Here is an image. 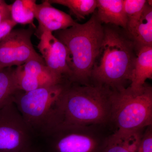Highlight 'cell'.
<instances>
[{
    "label": "cell",
    "mask_w": 152,
    "mask_h": 152,
    "mask_svg": "<svg viewBox=\"0 0 152 152\" xmlns=\"http://www.w3.org/2000/svg\"><path fill=\"white\" fill-rule=\"evenodd\" d=\"M16 25L12 19L4 21L0 24V40L7 35Z\"/></svg>",
    "instance_id": "obj_21"
},
{
    "label": "cell",
    "mask_w": 152,
    "mask_h": 152,
    "mask_svg": "<svg viewBox=\"0 0 152 152\" xmlns=\"http://www.w3.org/2000/svg\"><path fill=\"white\" fill-rule=\"evenodd\" d=\"M35 18L39 23L36 34L39 38L45 31L53 32L66 29L75 24L70 15L51 5L47 0L37 4Z\"/></svg>",
    "instance_id": "obj_11"
},
{
    "label": "cell",
    "mask_w": 152,
    "mask_h": 152,
    "mask_svg": "<svg viewBox=\"0 0 152 152\" xmlns=\"http://www.w3.org/2000/svg\"><path fill=\"white\" fill-rule=\"evenodd\" d=\"M146 0H124L125 13L127 20L126 31L129 34L138 23L142 14Z\"/></svg>",
    "instance_id": "obj_19"
},
{
    "label": "cell",
    "mask_w": 152,
    "mask_h": 152,
    "mask_svg": "<svg viewBox=\"0 0 152 152\" xmlns=\"http://www.w3.org/2000/svg\"><path fill=\"white\" fill-rule=\"evenodd\" d=\"M113 91L100 86L68 83L57 102L45 135L58 126H110Z\"/></svg>",
    "instance_id": "obj_1"
},
{
    "label": "cell",
    "mask_w": 152,
    "mask_h": 152,
    "mask_svg": "<svg viewBox=\"0 0 152 152\" xmlns=\"http://www.w3.org/2000/svg\"><path fill=\"white\" fill-rule=\"evenodd\" d=\"M37 4L34 0H16L10 5L11 18L17 24H30L35 28Z\"/></svg>",
    "instance_id": "obj_17"
},
{
    "label": "cell",
    "mask_w": 152,
    "mask_h": 152,
    "mask_svg": "<svg viewBox=\"0 0 152 152\" xmlns=\"http://www.w3.org/2000/svg\"><path fill=\"white\" fill-rule=\"evenodd\" d=\"M66 49V61L70 70L71 83L85 86L92 85V71L104 36V26L96 13L83 24L77 23L54 35Z\"/></svg>",
    "instance_id": "obj_3"
},
{
    "label": "cell",
    "mask_w": 152,
    "mask_h": 152,
    "mask_svg": "<svg viewBox=\"0 0 152 152\" xmlns=\"http://www.w3.org/2000/svg\"><path fill=\"white\" fill-rule=\"evenodd\" d=\"M97 16L102 24L114 25L126 30L127 20L124 0H96Z\"/></svg>",
    "instance_id": "obj_12"
},
{
    "label": "cell",
    "mask_w": 152,
    "mask_h": 152,
    "mask_svg": "<svg viewBox=\"0 0 152 152\" xmlns=\"http://www.w3.org/2000/svg\"><path fill=\"white\" fill-rule=\"evenodd\" d=\"M152 79V46L137 49L134 67L129 86L134 90L141 88L147 79Z\"/></svg>",
    "instance_id": "obj_13"
},
{
    "label": "cell",
    "mask_w": 152,
    "mask_h": 152,
    "mask_svg": "<svg viewBox=\"0 0 152 152\" xmlns=\"http://www.w3.org/2000/svg\"><path fill=\"white\" fill-rule=\"evenodd\" d=\"M104 28L103 40L93 66L91 83L112 91L127 88L137 57L135 45L122 28L107 24Z\"/></svg>",
    "instance_id": "obj_2"
},
{
    "label": "cell",
    "mask_w": 152,
    "mask_h": 152,
    "mask_svg": "<svg viewBox=\"0 0 152 152\" xmlns=\"http://www.w3.org/2000/svg\"><path fill=\"white\" fill-rule=\"evenodd\" d=\"M69 81L29 91H18L13 102L33 134L43 136L57 102Z\"/></svg>",
    "instance_id": "obj_6"
},
{
    "label": "cell",
    "mask_w": 152,
    "mask_h": 152,
    "mask_svg": "<svg viewBox=\"0 0 152 152\" xmlns=\"http://www.w3.org/2000/svg\"><path fill=\"white\" fill-rule=\"evenodd\" d=\"M18 91L15 69L4 68L0 71V110L13 102Z\"/></svg>",
    "instance_id": "obj_16"
},
{
    "label": "cell",
    "mask_w": 152,
    "mask_h": 152,
    "mask_svg": "<svg viewBox=\"0 0 152 152\" xmlns=\"http://www.w3.org/2000/svg\"><path fill=\"white\" fill-rule=\"evenodd\" d=\"M128 34L134 43L136 49L152 46V1H147L140 20Z\"/></svg>",
    "instance_id": "obj_15"
},
{
    "label": "cell",
    "mask_w": 152,
    "mask_h": 152,
    "mask_svg": "<svg viewBox=\"0 0 152 152\" xmlns=\"http://www.w3.org/2000/svg\"><path fill=\"white\" fill-rule=\"evenodd\" d=\"M10 5H8L4 1L0 3V24L4 21L11 19Z\"/></svg>",
    "instance_id": "obj_22"
},
{
    "label": "cell",
    "mask_w": 152,
    "mask_h": 152,
    "mask_svg": "<svg viewBox=\"0 0 152 152\" xmlns=\"http://www.w3.org/2000/svg\"><path fill=\"white\" fill-rule=\"evenodd\" d=\"M113 132L109 126H58L47 137L45 152H102L108 138Z\"/></svg>",
    "instance_id": "obj_5"
},
{
    "label": "cell",
    "mask_w": 152,
    "mask_h": 152,
    "mask_svg": "<svg viewBox=\"0 0 152 152\" xmlns=\"http://www.w3.org/2000/svg\"><path fill=\"white\" fill-rule=\"evenodd\" d=\"M39 38L38 48L46 65L69 81L71 72L67 63L66 49L64 45L48 31H45Z\"/></svg>",
    "instance_id": "obj_10"
},
{
    "label": "cell",
    "mask_w": 152,
    "mask_h": 152,
    "mask_svg": "<svg viewBox=\"0 0 152 152\" xmlns=\"http://www.w3.org/2000/svg\"><path fill=\"white\" fill-rule=\"evenodd\" d=\"M15 73L18 89L25 92L68 81L55 73L46 65L35 60H31L17 66Z\"/></svg>",
    "instance_id": "obj_9"
},
{
    "label": "cell",
    "mask_w": 152,
    "mask_h": 152,
    "mask_svg": "<svg viewBox=\"0 0 152 152\" xmlns=\"http://www.w3.org/2000/svg\"><path fill=\"white\" fill-rule=\"evenodd\" d=\"M18 152H45L44 149L38 148L33 144L30 145L26 147Z\"/></svg>",
    "instance_id": "obj_23"
},
{
    "label": "cell",
    "mask_w": 152,
    "mask_h": 152,
    "mask_svg": "<svg viewBox=\"0 0 152 152\" xmlns=\"http://www.w3.org/2000/svg\"><path fill=\"white\" fill-rule=\"evenodd\" d=\"M2 69L1 68V67H0V71H1V70L2 69Z\"/></svg>",
    "instance_id": "obj_24"
},
{
    "label": "cell",
    "mask_w": 152,
    "mask_h": 152,
    "mask_svg": "<svg viewBox=\"0 0 152 152\" xmlns=\"http://www.w3.org/2000/svg\"><path fill=\"white\" fill-rule=\"evenodd\" d=\"M34 28L13 29L0 42V67L2 69L22 66L31 60L46 65L34 48L31 37Z\"/></svg>",
    "instance_id": "obj_8"
},
{
    "label": "cell",
    "mask_w": 152,
    "mask_h": 152,
    "mask_svg": "<svg viewBox=\"0 0 152 152\" xmlns=\"http://www.w3.org/2000/svg\"><path fill=\"white\" fill-rule=\"evenodd\" d=\"M152 125V87L130 86L113 91L111 97L110 126L113 132L143 131Z\"/></svg>",
    "instance_id": "obj_4"
},
{
    "label": "cell",
    "mask_w": 152,
    "mask_h": 152,
    "mask_svg": "<svg viewBox=\"0 0 152 152\" xmlns=\"http://www.w3.org/2000/svg\"><path fill=\"white\" fill-rule=\"evenodd\" d=\"M49 3L67 7L78 20L94 13L97 8L96 0H47Z\"/></svg>",
    "instance_id": "obj_18"
},
{
    "label": "cell",
    "mask_w": 152,
    "mask_h": 152,
    "mask_svg": "<svg viewBox=\"0 0 152 152\" xmlns=\"http://www.w3.org/2000/svg\"><path fill=\"white\" fill-rule=\"evenodd\" d=\"M33 134L13 102L0 110V152H18L28 146Z\"/></svg>",
    "instance_id": "obj_7"
},
{
    "label": "cell",
    "mask_w": 152,
    "mask_h": 152,
    "mask_svg": "<svg viewBox=\"0 0 152 152\" xmlns=\"http://www.w3.org/2000/svg\"><path fill=\"white\" fill-rule=\"evenodd\" d=\"M144 131L113 132L108 138L102 152H137Z\"/></svg>",
    "instance_id": "obj_14"
},
{
    "label": "cell",
    "mask_w": 152,
    "mask_h": 152,
    "mask_svg": "<svg viewBox=\"0 0 152 152\" xmlns=\"http://www.w3.org/2000/svg\"><path fill=\"white\" fill-rule=\"evenodd\" d=\"M137 152H152V125L144 131Z\"/></svg>",
    "instance_id": "obj_20"
}]
</instances>
